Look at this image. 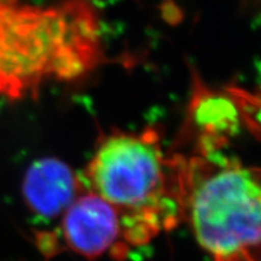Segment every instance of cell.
Here are the masks:
<instances>
[{
	"mask_svg": "<svg viewBox=\"0 0 261 261\" xmlns=\"http://www.w3.org/2000/svg\"><path fill=\"white\" fill-rule=\"evenodd\" d=\"M103 57L99 19L89 0L48 6L0 0V99L35 96L50 79H79Z\"/></svg>",
	"mask_w": 261,
	"mask_h": 261,
	"instance_id": "obj_1",
	"label": "cell"
},
{
	"mask_svg": "<svg viewBox=\"0 0 261 261\" xmlns=\"http://www.w3.org/2000/svg\"><path fill=\"white\" fill-rule=\"evenodd\" d=\"M184 156L166 155L156 129H113L80 179L119 212L127 247H140L184 220Z\"/></svg>",
	"mask_w": 261,
	"mask_h": 261,
	"instance_id": "obj_2",
	"label": "cell"
},
{
	"mask_svg": "<svg viewBox=\"0 0 261 261\" xmlns=\"http://www.w3.org/2000/svg\"><path fill=\"white\" fill-rule=\"evenodd\" d=\"M184 220L213 261H261V168L220 149L185 158Z\"/></svg>",
	"mask_w": 261,
	"mask_h": 261,
	"instance_id": "obj_3",
	"label": "cell"
},
{
	"mask_svg": "<svg viewBox=\"0 0 261 261\" xmlns=\"http://www.w3.org/2000/svg\"><path fill=\"white\" fill-rule=\"evenodd\" d=\"M61 234L70 250L87 259H96L106 253L120 257L129 249L123 238L119 212L86 189L62 215Z\"/></svg>",
	"mask_w": 261,
	"mask_h": 261,
	"instance_id": "obj_4",
	"label": "cell"
},
{
	"mask_svg": "<svg viewBox=\"0 0 261 261\" xmlns=\"http://www.w3.org/2000/svg\"><path fill=\"white\" fill-rule=\"evenodd\" d=\"M84 190L80 174L55 158H44L33 163L22 185L29 210L46 219L62 217Z\"/></svg>",
	"mask_w": 261,
	"mask_h": 261,
	"instance_id": "obj_5",
	"label": "cell"
},
{
	"mask_svg": "<svg viewBox=\"0 0 261 261\" xmlns=\"http://www.w3.org/2000/svg\"><path fill=\"white\" fill-rule=\"evenodd\" d=\"M192 100V116L198 128L203 129L198 150L221 149L226 137L237 126V104L228 92L221 96L203 86L195 76V96Z\"/></svg>",
	"mask_w": 261,
	"mask_h": 261,
	"instance_id": "obj_6",
	"label": "cell"
},
{
	"mask_svg": "<svg viewBox=\"0 0 261 261\" xmlns=\"http://www.w3.org/2000/svg\"><path fill=\"white\" fill-rule=\"evenodd\" d=\"M228 92L237 104L240 116L254 135L261 139V93L252 94L237 89H231Z\"/></svg>",
	"mask_w": 261,
	"mask_h": 261,
	"instance_id": "obj_7",
	"label": "cell"
}]
</instances>
